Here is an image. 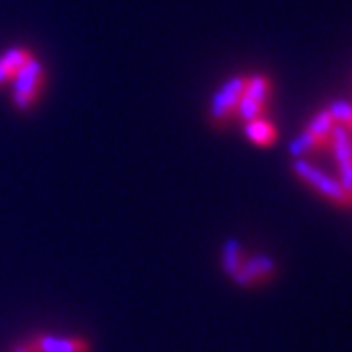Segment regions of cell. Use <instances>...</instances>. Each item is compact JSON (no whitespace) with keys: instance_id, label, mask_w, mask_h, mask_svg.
<instances>
[{"instance_id":"14","label":"cell","mask_w":352,"mask_h":352,"mask_svg":"<svg viewBox=\"0 0 352 352\" xmlns=\"http://www.w3.org/2000/svg\"><path fill=\"white\" fill-rule=\"evenodd\" d=\"M13 74H15V72H13L3 60H0V85H5V83L13 77Z\"/></svg>"},{"instance_id":"12","label":"cell","mask_w":352,"mask_h":352,"mask_svg":"<svg viewBox=\"0 0 352 352\" xmlns=\"http://www.w3.org/2000/svg\"><path fill=\"white\" fill-rule=\"evenodd\" d=\"M327 111H329L336 125H344V128H348V125H350V121H352V104L348 102V100H333V102L327 107Z\"/></svg>"},{"instance_id":"8","label":"cell","mask_w":352,"mask_h":352,"mask_svg":"<svg viewBox=\"0 0 352 352\" xmlns=\"http://www.w3.org/2000/svg\"><path fill=\"white\" fill-rule=\"evenodd\" d=\"M333 125H336V121L331 119V115H329V111H327V109L318 111V113L308 121L306 130L314 136V140L318 142L320 151H322V148H329V136H331Z\"/></svg>"},{"instance_id":"9","label":"cell","mask_w":352,"mask_h":352,"mask_svg":"<svg viewBox=\"0 0 352 352\" xmlns=\"http://www.w3.org/2000/svg\"><path fill=\"white\" fill-rule=\"evenodd\" d=\"M41 352H87V344L81 340L72 338H56V336H45L38 340Z\"/></svg>"},{"instance_id":"7","label":"cell","mask_w":352,"mask_h":352,"mask_svg":"<svg viewBox=\"0 0 352 352\" xmlns=\"http://www.w3.org/2000/svg\"><path fill=\"white\" fill-rule=\"evenodd\" d=\"M329 148L333 153L336 164L352 162V132L344 125H333L329 136Z\"/></svg>"},{"instance_id":"2","label":"cell","mask_w":352,"mask_h":352,"mask_svg":"<svg viewBox=\"0 0 352 352\" xmlns=\"http://www.w3.org/2000/svg\"><path fill=\"white\" fill-rule=\"evenodd\" d=\"M270 89H272V83L265 74H250V77H246V85H244V91L240 96V102L236 109L238 117L242 121L263 117Z\"/></svg>"},{"instance_id":"4","label":"cell","mask_w":352,"mask_h":352,"mask_svg":"<svg viewBox=\"0 0 352 352\" xmlns=\"http://www.w3.org/2000/svg\"><path fill=\"white\" fill-rule=\"evenodd\" d=\"M246 77L244 74H236L230 81H225L212 96L210 100V119L217 123H223L225 119H230L240 102V96L244 91Z\"/></svg>"},{"instance_id":"5","label":"cell","mask_w":352,"mask_h":352,"mask_svg":"<svg viewBox=\"0 0 352 352\" xmlns=\"http://www.w3.org/2000/svg\"><path fill=\"white\" fill-rule=\"evenodd\" d=\"M274 272H276V263L270 255H253L246 261H242L240 270L232 276V280L238 287H253L257 283L272 278Z\"/></svg>"},{"instance_id":"10","label":"cell","mask_w":352,"mask_h":352,"mask_svg":"<svg viewBox=\"0 0 352 352\" xmlns=\"http://www.w3.org/2000/svg\"><path fill=\"white\" fill-rule=\"evenodd\" d=\"M221 261H223V270H225V274L232 276L240 270V265H242V261H244V257H242V244H240V240L238 238H230L228 242L223 244V250H221Z\"/></svg>"},{"instance_id":"1","label":"cell","mask_w":352,"mask_h":352,"mask_svg":"<svg viewBox=\"0 0 352 352\" xmlns=\"http://www.w3.org/2000/svg\"><path fill=\"white\" fill-rule=\"evenodd\" d=\"M291 168H293V174L297 176L301 183H306L318 195H322L324 199H329L331 204H336V206H350V199L344 193V189L338 183V179H333V176H329V174H324L320 168H316L306 157L304 160H293Z\"/></svg>"},{"instance_id":"15","label":"cell","mask_w":352,"mask_h":352,"mask_svg":"<svg viewBox=\"0 0 352 352\" xmlns=\"http://www.w3.org/2000/svg\"><path fill=\"white\" fill-rule=\"evenodd\" d=\"M15 352H28V350H26V348H17Z\"/></svg>"},{"instance_id":"16","label":"cell","mask_w":352,"mask_h":352,"mask_svg":"<svg viewBox=\"0 0 352 352\" xmlns=\"http://www.w3.org/2000/svg\"><path fill=\"white\" fill-rule=\"evenodd\" d=\"M348 130H350V132H352V121H350V125H348Z\"/></svg>"},{"instance_id":"3","label":"cell","mask_w":352,"mask_h":352,"mask_svg":"<svg viewBox=\"0 0 352 352\" xmlns=\"http://www.w3.org/2000/svg\"><path fill=\"white\" fill-rule=\"evenodd\" d=\"M13 79H15L13 102L19 111H26L38 94V87L43 81V64L36 58H30L13 74Z\"/></svg>"},{"instance_id":"13","label":"cell","mask_w":352,"mask_h":352,"mask_svg":"<svg viewBox=\"0 0 352 352\" xmlns=\"http://www.w3.org/2000/svg\"><path fill=\"white\" fill-rule=\"evenodd\" d=\"M338 183L342 185L344 193L350 199V206H352V162L338 164Z\"/></svg>"},{"instance_id":"11","label":"cell","mask_w":352,"mask_h":352,"mask_svg":"<svg viewBox=\"0 0 352 352\" xmlns=\"http://www.w3.org/2000/svg\"><path fill=\"white\" fill-rule=\"evenodd\" d=\"M314 151H320V146H318V142L314 140V136L308 130H304L289 144V153H291L293 160H304L310 153H314Z\"/></svg>"},{"instance_id":"6","label":"cell","mask_w":352,"mask_h":352,"mask_svg":"<svg viewBox=\"0 0 352 352\" xmlns=\"http://www.w3.org/2000/svg\"><path fill=\"white\" fill-rule=\"evenodd\" d=\"M244 134L250 142L257 144V146H272L276 142V138H278V132H276L274 123L263 119V117L246 121Z\"/></svg>"}]
</instances>
